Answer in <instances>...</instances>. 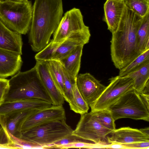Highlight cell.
<instances>
[{"label": "cell", "mask_w": 149, "mask_h": 149, "mask_svg": "<svg viewBox=\"0 0 149 149\" xmlns=\"http://www.w3.org/2000/svg\"><path fill=\"white\" fill-rule=\"evenodd\" d=\"M9 88V80L0 77V105L5 101Z\"/></svg>", "instance_id": "31"}, {"label": "cell", "mask_w": 149, "mask_h": 149, "mask_svg": "<svg viewBox=\"0 0 149 149\" xmlns=\"http://www.w3.org/2000/svg\"><path fill=\"white\" fill-rule=\"evenodd\" d=\"M47 95L54 105H63L64 99L58 90L49 70L47 61H36L35 66Z\"/></svg>", "instance_id": "13"}, {"label": "cell", "mask_w": 149, "mask_h": 149, "mask_svg": "<svg viewBox=\"0 0 149 149\" xmlns=\"http://www.w3.org/2000/svg\"><path fill=\"white\" fill-rule=\"evenodd\" d=\"M63 13L62 0H35L29 36L33 51L39 52L48 44Z\"/></svg>", "instance_id": "2"}, {"label": "cell", "mask_w": 149, "mask_h": 149, "mask_svg": "<svg viewBox=\"0 0 149 149\" xmlns=\"http://www.w3.org/2000/svg\"><path fill=\"white\" fill-rule=\"evenodd\" d=\"M120 149H148L149 141L119 144Z\"/></svg>", "instance_id": "32"}, {"label": "cell", "mask_w": 149, "mask_h": 149, "mask_svg": "<svg viewBox=\"0 0 149 149\" xmlns=\"http://www.w3.org/2000/svg\"><path fill=\"white\" fill-rule=\"evenodd\" d=\"M107 136L109 144H122L149 141V136L140 130L125 127L115 130Z\"/></svg>", "instance_id": "15"}, {"label": "cell", "mask_w": 149, "mask_h": 149, "mask_svg": "<svg viewBox=\"0 0 149 149\" xmlns=\"http://www.w3.org/2000/svg\"><path fill=\"white\" fill-rule=\"evenodd\" d=\"M70 109L74 112L80 115L87 113L89 107L80 93L76 83L72 89V98L69 104Z\"/></svg>", "instance_id": "24"}, {"label": "cell", "mask_w": 149, "mask_h": 149, "mask_svg": "<svg viewBox=\"0 0 149 149\" xmlns=\"http://www.w3.org/2000/svg\"><path fill=\"white\" fill-rule=\"evenodd\" d=\"M148 61H149V49L146 50L129 64L119 70L118 76L122 77L126 75Z\"/></svg>", "instance_id": "25"}, {"label": "cell", "mask_w": 149, "mask_h": 149, "mask_svg": "<svg viewBox=\"0 0 149 149\" xmlns=\"http://www.w3.org/2000/svg\"><path fill=\"white\" fill-rule=\"evenodd\" d=\"M139 94L147 108L149 110V95L143 93H140Z\"/></svg>", "instance_id": "33"}, {"label": "cell", "mask_w": 149, "mask_h": 149, "mask_svg": "<svg viewBox=\"0 0 149 149\" xmlns=\"http://www.w3.org/2000/svg\"><path fill=\"white\" fill-rule=\"evenodd\" d=\"M73 130L66 123V120L51 122L33 127L22 132L20 138L46 146L72 134Z\"/></svg>", "instance_id": "6"}, {"label": "cell", "mask_w": 149, "mask_h": 149, "mask_svg": "<svg viewBox=\"0 0 149 149\" xmlns=\"http://www.w3.org/2000/svg\"><path fill=\"white\" fill-rule=\"evenodd\" d=\"M9 80V90L5 101L36 98L52 104L45 90L35 66L26 71H19Z\"/></svg>", "instance_id": "3"}, {"label": "cell", "mask_w": 149, "mask_h": 149, "mask_svg": "<svg viewBox=\"0 0 149 149\" xmlns=\"http://www.w3.org/2000/svg\"><path fill=\"white\" fill-rule=\"evenodd\" d=\"M76 82L80 93L89 107L95 102L106 87L88 73L78 75Z\"/></svg>", "instance_id": "12"}, {"label": "cell", "mask_w": 149, "mask_h": 149, "mask_svg": "<svg viewBox=\"0 0 149 149\" xmlns=\"http://www.w3.org/2000/svg\"><path fill=\"white\" fill-rule=\"evenodd\" d=\"M124 76L133 79V89L139 94L140 93L149 82V61Z\"/></svg>", "instance_id": "21"}, {"label": "cell", "mask_w": 149, "mask_h": 149, "mask_svg": "<svg viewBox=\"0 0 149 149\" xmlns=\"http://www.w3.org/2000/svg\"><path fill=\"white\" fill-rule=\"evenodd\" d=\"M126 6L140 17L149 12V0H125Z\"/></svg>", "instance_id": "26"}, {"label": "cell", "mask_w": 149, "mask_h": 149, "mask_svg": "<svg viewBox=\"0 0 149 149\" xmlns=\"http://www.w3.org/2000/svg\"><path fill=\"white\" fill-rule=\"evenodd\" d=\"M21 55L0 48V77L5 78L19 71L23 63Z\"/></svg>", "instance_id": "18"}, {"label": "cell", "mask_w": 149, "mask_h": 149, "mask_svg": "<svg viewBox=\"0 0 149 149\" xmlns=\"http://www.w3.org/2000/svg\"><path fill=\"white\" fill-rule=\"evenodd\" d=\"M27 0H0V1H12L16 2H22L26 1Z\"/></svg>", "instance_id": "35"}, {"label": "cell", "mask_w": 149, "mask_h": 149, "mask_svg": "<svg viewBox=\"0 0 149 149\" xmlns=\"http://www.w3.org/2000/svg\"><path fill=\"white\" fill-rule=\"evenodd\" d=\"M52 105L50 102L36 98L5 101L0 105V115H4L11 112L23 110H39Z\"/></svg>", "instance_id": "17"}, {"label": "cell", "mask_w": 149, "mask_h": 149, "mask_svg": "<svg viewBox=\"0 0 149 149\" xmlns=\"http://www.w3.org/2000/svg\"><path fill=\"white\" fill-rule=\"evenodd\" d=\"M137 35L139 49L141 54L149 49V12L142 18Z\"/></svg>", "instance_id": "23"}, {"label": "cell", "mask_w": 149, "mask_h": 149, "mask_svg": "<svg viewBox=\"0 0 149 149\" xmlns=\"http://www.w3.org/2000/svg\"><path fill=\"white\" fill-rule=\"evenodd\" d=\"M142 18L126 6L117 29L112 33L111 60L116 68L119 70L141 54L137 33Z\"/></svg>", "instance_id": "1"}, {"label": "cell", "mask_w": 149, "mask_h": 149, "mask_svg": "<svg viewBox=\"0 0 149 149\" xmlns=\"http://www.w3.org/2000/svg\"><path fill=\"white\" fill-rule=\"evenodd\" d=\"M91 112L104 127L112 131L116 130L115 120L108 109Z\"/></svg>", "instance_id": "27"}, {"label": "cell", "mask_w": 149, "mask_h": 149, "mask_svg": "<svg viewBox=\"0 0 149 149\" xmlns=\"http://www.w3.org/2000/svg\"><path fill=\"white\" fill-rule=\"evenodd\" d=\"M140 130L144 134L149 136V127L141 129Z\"/></svg>", "instance_id": "34"}, {"label": "cell", "mask_w": 149, "mask_h": 149, "mask_svg": "<svg viewBox=\"0 0 149 149\" xmlns=\"http://www.w3.org/2000/svg\"><path fill=\"white\" fill-rule=\"evenodd\" d=\"M126 6L125 0H106L104 3L102 20L112 33L117 29Z\"/></svg>", "instance_id": "16"}, {"label": "cell", "mask_w": 149, "mask_h": 149, "mask_svg": "<svg viewBox=\"0 0 149 149\" xmlns=\"http://www.w3.org/2000/svg\"><path fill=\"white\" fill-rule=\"evenodd\" d=\"M37 110L25 109L0 115V125L6 130L12 137L20 138L22 126L27 118Z\"/></svg>", "instance_id": "14"}, {"label": "cell", "mask_w": 149, "mask_h": 149, "mask_svg": "<svg viewBox=\"0 0 149 149\" xmlns=\"http://www.w3.org/2000/svg\"><path fill=\"white\" fill-rule=\"evenodd\" d=\"M110 83L90 107L91 112L106 109L120 97L133 89L134 81L129 77L118 75L109 79Z\"/></svg>", "instance_id": "9"}, {"label": "cell", "mask_w": 149, "mask_h": 149, "mask_svg": "<svg viewBox=\"0 0 149 149\" xmlns=\"http://www.w3.org/2000/svg\"><path fill=\"white\" fill-rule=\"evenodd\" d=\"M61 67L65 90L64 99L69 104L72 99L73 87L76 83V78L69 75L62 66Z\"/></svg>", "instance_id": "28"}, {"label": "cell", "mask_w": 149, "mask_h": 149, "mask_svg": "<svg viewBox=\"0 0 149 149\" xmlns=\"http://www.w3.org/2000/svg\"><path fill=\"white\" fill-rule=\"evenodd\" d=\"M21 34L7 28L0 20V48L22 55Z\"/></svg>", "instance_id": "19"}, {"label": "cell", "mask_w": 149, "mask_h": 149, "mask_svg": "<svg viewBox=\"0 0 149 149\" xmlns=\"http://www.w3.org/2000/svg\"><path fill=\"white\" fill-rule=\"evenodd\" d=\"M32 17L31 1H0V20L8 29L21 34L29 31Z\"/></svg>", "instance_id": "4"}, {"label": "cell", "mask_w": 149, "mask_h": 149, "mask_svg": "<svg viewBox=\"0 0 149 149\" xmlns=\"http://www.w3.org/2000/svg\"><path fill=\"white\" fill-rule=\"evenodd\" d=\"M107 109L115 121L128 118L149 121V110L139 94L134 89L124 94Z\"/></svg>", "instance_id": "5"}, {"label": "cell", "mask_w": 149, "mask_h": 149, "mask_svg": "<svg viewBox=\"0 0 149 149\" xmlns=\"http://www.w3.org/2000/svg\"><path fill=\"white\" fill-rule=\"evenodd\" d=\"M100 146L95 144L91 142L85 140L64 145L57 146L55 148L68 149L70 148H99Z\"/></svg>", "instance_id": "30"}, {"label": "cell", "mask_w": 149, "mask_h": 149, "mask_svg": "<svg viewBox=\"0 0 149 149\" xmlns=\"http://www.w3.org/2000/svg\"><path fill=\"white\" fill-rule=\"evenodd\" d=\"M90 32H81L72 35L59 43H53L51 41L42 50L36 54V61H58L68 54L77 46L88 43Z\"/></svg>", "instance_id": "7"}, {"label": "cell", "mask_w": 149, "mask_h": 149, "mask_svg": "<svg viewBox=\"0 0 149 149\" xmlns=\"http://www.w3.org/2000/svg\"><path fill=\"white\" fill-rule=\"evenodd\" d=\"M84 45L77 46L68 54L58 61L67 72L76 78L79 70Z\"/></svg>", "instance_id": "20"}, {"label": "cell", "mask_w": 149, "mask_h": 149, "mask_svg": "<svg viewBox=\"0 0 149 149\" xmlns=\"http://www.w3.org/2000/svg\"><path fill=\"white\" fill-rule=\"evenodd\" d=\"M63 105H54L38 110L29 116L23 123L22 132L35 127L55 121L66 120Z\"/></svg>", "instance_id": "11"}, {"label": "cell", "mask_w": 149, "mask_h": 149, "mask_svg": "<svg viewBox=\"0 0 149 149\" xmlns=\"http://www.w3.org/2000/svg\"><path fill=\"white\" fill-rule=\"evenodd\" d=\"M88 32H90L89 27L85 24L80 10L74 8L65 13L51 41L53 43H59L75 34Z\"/></svg>", "instance_id": "10"}, {"label": "cell", "mask_w": 149, "mask_h": 149, "mask_svg": "<svg viewBox=\"0 0 149 149\" xmlns=\"http://www.w3.org/2000/svg\"><path fill=\"white\" fill-rule=\"evenodd\" d=\"M112 131L104 127L91 111L81 115L80 119L72 134L98 145L109 144L107 136Z\"/></svg>", "instance_id": "8"}, {"label": "cell", "mask_w": 149, "mask_h": 149, "mask_svg": "<svg viewBox=\"0 0 149 149\" xmlns=\"http://www.w3.org/2000/svg\"><path fill=\"white\" fill-rule=\"evenodd\" d=\"M47 64L49 70L55 84L64 98L65 90L61 65L58 61L54 60L47 61Z\"/></svg>", "instance_id": "22"}, {"label": "cell", "mask_w": 149, "mask_h": 149, "mask_svg": "<svg viewBox=\"0 0 149 149\" xmlns=\"http://www.w3.org/2000/svg\"><path fill=\"white\" fill-rule=\"evenodd\" d=\"M0 148L18 149L14 139L5 127L0 126Z\"/></svg>", "instance_id": "29"}]
</instances>
